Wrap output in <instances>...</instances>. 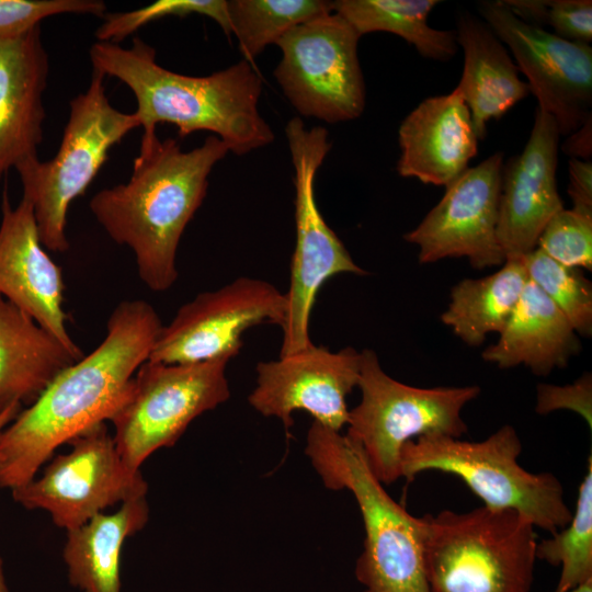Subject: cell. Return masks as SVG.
<instances>
[{"label":"cell","instance_id":"1","mask_svg":"<svg viewBox=\"0 0 592 592\" xmlns=\"http://www.w3.org/2000/svg\"><path fill=\"white\" fill-rule=\"evenodd\" d=\"M162 327L146 300L116 305L103 341L60 372L0 432V487L13 490L26 485L57 447L111 421Z\"/></svg>","mask_w":592,"mask_h":592},{"label":"cell","instance_id":"2","mask_svg":"<svg viewBox=\"0 0 592 592\" xmlns=\"http://www.w3.org/2000/svg\"><path fill=\"white\" fill-rule=\"evenodd\" d=\"M216 136L184 151L174 138L140 144L126 183L96 192L89 207L117 244L128 247L137 272L151 291L164 292L178 278L181 237L201 207L214 166L228 152Z\"/></svg>","mask_w":592,"mask_h":592},{"label":"cell","instance_id":"3","mask_svg":"<svg viewBox=\"0 0 592 592\" xmlns=\"http://www.w3.org/2000/svg\"><path fill=\"white\" fill-rule=\"evenodd\" d=\"M89 55L92 69L119 80L134 94L140 144L157 136L160 123L173 124L181 138L209 132L238 156L274 139L258 107L261 77L244 59L208 76L182 75L160 66L156 49L140 37L128 48L96 41Z\"/></svg>","mask_w":592,"mask_h":592},{"label":"cell","instance_id":"4","mask_svg":"<svg viewBox=\"0 0 592 592\" xmlns=\"http://www.w3.org/2000/svg\"><path fill=\"white\" fill-rule=\"evenodd\" d=\"M305 453L323 485L349 490L362 514L365 540L355 576L368 592H429L421 517L396 502L346 435L312 422Z\"/></svg>","mask_w":592,"mask_h":592},{"label":"cell","instance_id":"5","mask_svg":"<svg viewBox=\"0 0 592 592\" xmlns=\"http://www.w3.org/2000/svg\"><path fill=\"white\" fill-rule=\"evenodd\" d=\"M421 521L429 592H530L537 540L520 513L482 505Z\"/></svg>","mask_w":592,"mask_h":592},{"label":"cell","instance_id":"6","mask_svg":"<svg viewBox=\"0 0 592 592\" xmlns=\"http://www.w3.org/2000/svg\"><path fill=\"white\" fill-rule=\"evenodd\" d=\"M522 443L516 430L503 425L480 442L431 434L407 442L401 451V477L408 482L425 470L459 477L483 505L512 510L534 527L551 534L568 525L572 512L560 480L551 473H531L517 462Z\"/></svg>","mask_w":592,"mask_h":592},{"label":"cell","instance_id":"7","mask_svg":"<svg viewBox=\"0 0 592 592\" xmlns=\"http://www.w3.org/2000/svg\"><path fill=\"white\" fill-rule=\"evenodd\" d=\"M105 76L92 69L84 92L69 102V116L56 155L16 168L22 196L33 206L44 248L66 252L70 204L83 195L109 158L110 150L139 127L134 113L114 107L105 91Z\"/></svg>","mask_w":592,"mask_h":592},{"label":"cell","instance_id":"8","mask_svg":"<svg viewBox=\"0 0 592 592\" xmlns=\"http://www.w3.org/2000/svg\"><path fill=\"white\" fill-rule=\"evenodd\" d=\"M357 387L361 401L349 410L346 436L354 442L374 474L390 485L401 477V451L414 437L441 434L460 437L467 432L463 408L480 387L420 388L390 377L371 349L361 351Z\"/></svg>","mask_w":592,"mask_h":592},{"label":"cell","instance_id":"9","mask_svg":"<svg viewBox=\"0 0 592 592\" xmlns=\"http://www.w3.org/2000/svg\"><path fill=\"white\" fill-rule=\"evenodd\" d=\"M285 135L295 172L296 240L289 288L285 293L280 356L314 344L309 337L310 315L317 294L327 280L341 273L367 274L353 261L317 205L316 174L332 146L328 130L321 126L307 128L301 118L293 117L286 124Z\"/></svg>","mask_w":592,"mask_h":592},{"label":"cell","instance_id":"10","mask_svg":"<svg viewBox=\"0 0 592 592\" xmlns=\"http://www.w3.org/2000/svg\"><path fill=\"white\" fill-rule=\"evenodd\" d=\"M228 362L146 361L138 367L111 420L116 448L130 470L138 471L157 449L173 446L194 419L228 400Z\"/></svg>","mask_w":592,"mask_h":592},{"label":"cell","instance_id":"11","mask_svg":"<svg viewBox=\"0 0 592 592\" xmlns=\"http://www.w3.org/2000/svg\"><path fill=\"white\" fill-rule=\"evenodd\" d=\"M360 38L349 22L331 11L296 25L276 42L282 58L274 77L300 115L330 124L362 115L366 92Z\"/></svg>","mask_w":592,"mask_h":592},{"label":"cell","instance_id":"12","mask_svg":"<svg viewBox=\"0 0 592 592\" xmlns=\"http://www.w3.org/2000/svg\"><path fill=\"white\" fill-rule=\"evenodd\" d=\"M69 444L71 451L56 456L41 477L12 490L14 501L47 511L56 526L70 531L109 506L146 496L147 482L124 464L105 422Z\"/></svg>","mask_w":592,"mask_h":592},{"label":"cell","instance_id":"13","mask_svg":"<svg viewBox=\"0 0 592 592\" xmlns=\"http://www.w3.org/2000/svg\"><path fill=\"white\" fill-rule=\"evenodd\" d=\"M285 308V294L273 284L238 277L181 306L161 328L148 361L194 364L230 360L239 353L248 329L263 323L282 327Z\"/></svg>","mask_w":592,"mask_h":592},{"label":"cell","instance_id":"14","mask_svg":"<svg viewBox=\"0 0 592 592\" xmlns=\"http://www.w3.org/2000/svg\"><path fill=\"white\" fill-rule=\"evenodd\" d=\"M482 20L509 48L538 106L568 136L592 117V47L515 16L501 0L478 4Z\"/></svg>","mask_w":592,"mask_h":592},{"label":"cell","instance_id":"15","mask_svg":"<svg viewBox=\"0 0 592 592\" xmlns=\"http://www.w3.org/2000/svg\"><path fill=\"white\" fill-rule=\"evenodd\" d=\"M503 153L467 168L449 183L441 201L403 235L419 248V262L467 258L476 270L501 266L505 255L498 240Z\"/></svg>","mask_w":592,"mask_h":592},{"label":"cell","instance_id":"16","mask_svg":"<svg viewBox=\"0 0 592 592\" xmlns=\"http://www.w3.org/2000/svg\"><path fill=\"white\" fill-rule=\"evenodd\" d=\"M361 352L346 346L331 352L309 348L259 362L257 386L248 397L250 406L264 417L280 419L288 431L293 412L306 411L314 421L340 432L346 425V397L357 387Z\"/></svg>","mask_w":592,"mask_h":592},{"label":"cell","instance_id":"17","mask_svg":"<svg viewBox=\"0 0 592 592\" xmlns=\"http://www.w3.org/2000/svg\"><path fill=\"white\" fill-rule=\"evenodd\" d=\"M64 292L62 270L44 250L32 204L22 196L12 206L4 187L0 221V295L81 358L83 353L67 330Z\"/></svg>","mask_w":592,"mask_h":592},{"label":"cell","instance_id":"18","mask_svg":"<svg viewBox=\"0 0 592 592\" xmlns=\"http://www.w3.org/2000/svg\"><path fill=\"white\" fill-rule=\"evenodd\" d=\"M559 137L556 121L537 107L524 149L503 164L497 234L505 260L536 249L547 223L565 208L556 181Z\"/></svg>","mask_w":592,"mask_h":592},{"label":"cell","instance_id":"19","mask_svg":"<svg viewBox=\"0 0 592 592\" xmlns=\"http://www.w3.org/2000/svg\"><path fill=\"white\" fill-rule=\"evenodd\" d=\"M48 72L41 25L0 42V181L11 169L38 158Z\"/></svg>","mask_w":592,"mask_h":592},{"label":"cell","instance_id":"20","mask_svg":"<svg viewBox=\"0 0 592 592\" xmlns=\"http://www.w3.org/2000/svg\"><path fill=\"white\" fill-rule=\"evenodd\" d=\"M398 140L399 175L447 186L468 168L479 139L468 106L453 90L420 102L401 122Z\"/></svg>","mask_w":592,"mask_h":592},{"label":"cell","instance_id":"21","mask_svg":"<svg viewBox=\"0 0 592 592\" xmlns=\"http://www.w3.org/2000/svg\"><path fill=\"white\" fill-rule=\"evenodd\" d=\"M455 33L464 67L454 90L470 111L478 139H483L488 122L500 119L531 93L530 88L506 46L482 19L458 13Z\"/></svg>","mask_w":592,"mask_h":592},{"label":"cell","instance_id":"22","mask_svg":"<svg viewBox=\"0 0 592 592\" xmlns=\"http://www.w3.org/2000/svg\"><path fill=\"white\" fill-rule=\"evenodd\" d=\"M581 342L565 315L530 280L498 341L481 357L500 368L524 365L547 376L579 354Z\"/></svg>","mask_w":592,"mask_h":592},{"label":"cell","instance_id":"23","mask_svg":"<svg viewBox=\"0 0 592 592\" xmlns=\"http://www.w3.org/2000/svg\"><path fill=\"white\" fill-rule=\"evenodd\" d=\"M80 358L0 295V413L31 405L53 379Z\"/></svg>","mask_w":592,"mask_h":592},{"label":"cell","instance_id":"24","mask_svg":"<svg viewBox=\"0 0 592 592\" xmlns=\"http://www.w3.org/2000/svg\"><path fill=\"white\" fill-rule=\"evenodd\" d=\"M148 517L146 496L137 497L112 514L99 513L67 531L62 556L69 582L81 592H121L124 542L143 530Z\"/></svg>","mask_w":592,"mask_h":592},{"label":"cell","instance_id":"25","mask_svg":"<svg viewBox=\"0 0 592 592\" xmlns=\"http://www.w3.org/2000/svg\"><path fill=\"white\" fill-rule=\"evenodd\" d=\"M527 282L523 258L505 260L492 274L454 285L441 320L464 343L479 346L489 333L503 330Z\"/></svg>","mask_w":592,"mask_h":592},{"label":"cell","instance_id":"26","mask_svg":"<svg viewBox=\"0 0 592 592\" xmlns=\"http://www.w3.org/2000/svg\"><path fill=\"white\" fill-rule=\"evenodd\" d=\"M437 3V0H337L332 1V9L361 37L373 32L392 33L413 45L422 57L447 61L459 46L455 31L429 25L428 18Z\"/></svg>","mask_w":592,"mask_h":592},{"label":"cell","instance_id":"27","mask_svg":"<svg viewBox=\"0 0 592 592\" xmlns=\"http://www.w3.org/2000/svg\"><path fill=\"white\" fill-rule=\"evenodd\" d=\"M227 9L231 34L249 62L291 29L333 11L325 0H229Z\"/></svg>","mask_w":592,"mask_h":592},{"label":"cell","instance_id":"28","mask_svg":"<svg viewBox=\"0 0 592 592\" xmlns=\"http://www.w3.org/2000/svg\"><path fill=\"white\" fill-rule=\"evenodd\" d=\"M536 558L561 571L556 592H568L592 580V456L567 526L536 545Z\"/></svg>","mask_w":592,"mask_h":592},{"label":"cell","instance_id":"29","mask_svg":"<svg viewBox=\"0 0 592 592\" xmlns=\"http://www.w3.org/2000/svg\"><path fill=\"white\" fill-rule=\"evenodd\" d=\"M528 280L565 315L574 331L592 334V284L577 267L562 265L538 248L523 258Z\"/></svg>","mask_w":592,"mask_h":592},{"label":"cell","instance_id":"30","mask_svg":"<svg viewBox=\"0 0 592 592\" xmlns=\"http://www.w3.org/2000/svg\"><path fill=\"white\" fill-rule=\"evenodd\" d=\"M201 14L214 20L230 35V24L225 0H158L148 5L126 11L105 13L103 22L95 30L98 42L118 44L150 22L166 16Z\"/></svg>","mask_w":592,"mask_h":592},{"label":"cell","instance_id":"31","mask_svg":"<svg viewBox=\"0 0 592 592\" xmlns=\"http://www.w3.org/2000/svg\"><path fill=\"white\" fill-rule=\"evenodd\" d=\"M522 21L573 42L592 41L591 0H501Z\"/></svg>","mask_w":592,"mask_h":592},{"label":"cell","instance_id":"32","mask_svg":"<svg viewBox=\"0 0 592 592\" xmlns=\"http://www.w3.org/2000/svg\"><path fill=\"white\" fill-rule=\"evenodd\" d=\"M558 263L592 269V215L562 208L543 229L537 247Z\"/></svg>","mask_w":592,"mask_h":592},{"label":"cell","instance_id":"33","mask_svg":"<svg viewBox=\"0 0 592 592\" xmlns=\"http://www.w3.org/2000/svg\"><path fill=\"white\" fill-rule=\"evenodd\" d=\"M102 0H0V42L18 38L59 14H90L102 18Z\"/></svg>","mask_w":592,"mask_h":592},{"label":"cell","instance_id":"34","mask_svg":"<svg viewBox=\"0 0 592 592\" xmlns=\"http://www.w3.org/2000/svg\"><path fill=\"white\" fill-rule=\"evenodd\" d=\"M571 410L580 414L592 428V376L584 373L572 384L557 386L539 384L535 411L548 414L556 410Z\"/></svg>","mask_w":592,"mask_h":592},{"label":"cell","instance_id":"35","mask_svg":"<svg viewBox=\"0 0 592 592\" xmlns=\"http://www.w3.org/2000/svg\"><path fill=\"white\" fill-rule=\"evenodd\" d=\"M568 195L572 200V208L592 215V162L570 158L568 162Z\"/></svg>","mask_w":592,"mask_h":592},{"label":"cell","instance_id":"36","mask_svg":"<svg viewBox=\"0 0 592 592\" xmlns=\"http://www.w3.org/2000/svg\"><path fill=\"white\" fill-rule=\"evenodd\" d=\"M561 150L571 158L590 160L592 155V117L567 136L561 145Z\"/></svg>","mask_w":592,"mask_h":592},{"label":"cell","instance_id":"37","mask_svg":"<svg viewBox=\"0 0 592 592\" xmlns=\"http://www.w3.org/2000/svg\"><path fill=\"white\" fill-rule=\"evenodd\" d=\"M21 410L22 406L16 403L0 413V432L14 420Z\"/></svg>","mask_w":592,"mask_h":592},{"label":"cell","instance_id":"38","mask_svg":"<svg viewBox=\"0 0 592 592\" xmlns=\"http://www.w3.org/2000/svg\"><path fill=\"white\" fill-rule=\"evenodd\" d=\"M568 592H592V580L570 590Z\"/></svg>","mask_w":592,"mask_h":592},{"label":"cell","instance_id":"39","mask_svg":"<svg viewBox=\"0 0 592 592\" xmlns=\"http://www.w3.org/2000/svg\"><path fill=\"white\" fill-rule=\"evenodd\" d=\"M2 559L0 558V592H9L8 585L5 583L3 568H2Z\"/></svg>","mask_w":592,"mask_h":592},{"label":"cell","instance_id":"40","mask_svg":"<svg viewBox=\"0 0 592 592\" xmlns=\"http://www.w3.org/2000/svg\"><path fill=\"white\" fill-rule=\"evenodd\" d=\"M363 592H368V591L364 590Z\"/></svg>","mask_w":592,"mask_h":592}]
</instances>
